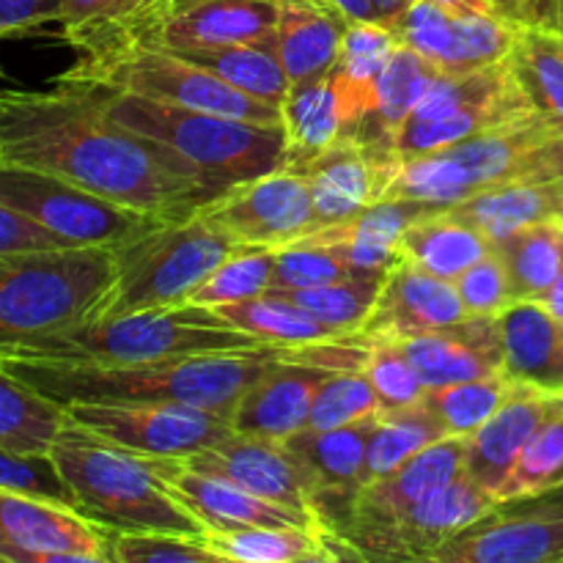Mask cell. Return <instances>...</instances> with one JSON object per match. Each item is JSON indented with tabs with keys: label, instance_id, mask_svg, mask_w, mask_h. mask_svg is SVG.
Here are the masks:
<instances>
[{
	"label": "cell",
	"instance_id": "cell-18",
	"mask_svg": "<svg viewBox=\"0 0 563 563\" xmlns=\"http://www.w3.org/2000/svg\"><path fill=\"white\" fill-rule=\"evenodd\" d=\"M471 313L465 311L454 280L438 278L401 256L385 275L377 306L368 313L361 333L405 341L412 335L451 328Z\"/></svg>",
	"mask_w": 563,
	"mask_h": 563
},
{
	"label": "cell",
	"instance_id": "cell-30",
	"mask_svg": "<svg viewBox=\"0 0 563 563\" xmlns=\"http://www.w3.org/2000/svg\"><path fill=\"white\" fill-rule=\"evenodd\" d=\"M504 374L515 383L563 394V322L542 302L517 300L498 313Z\"/></svg>",
	"mask_w": 563,
	"mask_h": 563
},
{
	"label": "cell",
	"instance_id": "cell-60",
	"mask_svg": "<svg viewBox=\"0 0 563 563\" xmlns=\"http://www.w3.org/2000/svg\"><path fill=\"white\" fill-rule=\"evenodd\" d=\"M412 0H374V5H377V14H379V22H385L388 27H399L401 16H405V11L410 9Z\"/></svg>",
	"mask_w": 563,
	"mask_h": 563
},
{
	"label": "cell",
	"instance_id": "cell-21",
	"mask_svg": "<svg viewBox=\"0 0 563 563\" xmlns=\"http://www.w3.org/2000/svg\"><path fill=\"white\" fill-rule=\"evenodd\" d=\"M278 22L275 0H196L170 11L146 44L196 53L269 42Z\"/></svg>",
	"mask_w": 563,
	"mask_h": 563
},
{
	"label": "cell",
	"instance_id": "cell-14",
	"mask_svg": "<svg viewBox=\"0 0 563 563\" xmlns=\"http://www.w3.org/2000/svg\"><path fill=\"white\" fill-rule=\"evenodd\" d=\"M198 214L236 245H264L275 251L317 229L306 176L289 168L229 187L203 203Z\"/></svg>",
	"mask_w": 563,
	"mask_h": 563
},
{
	"label": "cell",
	"instance_id": "cell-58",
	"mask_svg": "<svg viewBox=\"0 0 563 563\" xmlns=\"http://www.w3.org/2000/svg\"><path fill=\"white\" fill-rule=\"evenodd\" d=\"M324 3L333 5V9L350 22H372V20L379 22L374 0H324Z\"/></svg>",
	"mask_w": 563,
	"mask_h": 563
},
{
	"label": "cell",
	"instance_id": "cell-64",
	"mask_svg": "<svg viewBox=\"0 0 563 563\" xmlns=\"http://www.w3.org/2000/svg\"><path fill=\"white\" fill-rule=\"evenodd\" d=\"M555 504H561V506H563V498H559V500H555Z\"/></svg>",
	"mask_w": 563,
	"mask_h": 563
},
{
	"label": "cell",
	"instance_id": "cell-37",
	"mask_svg": "<svg viewBox=\"0 0 563 563\" xmlns=\"http://www.w3.org/2000/svg\"><path fill=\"white\" fill-rule=\"evenodd\" d=\"M212 311L220 319H225L231 328L251 333L264 346H302L344 335L313 313H308L306 308L295 306L291 300L269 289L264 295L251 297V300L229 302V306H218Z\"/></svg>",
	"mask_w": 563,
	"mask_h": 563
},
{
	"label": "cell",
	"instance_id": "cell-11",
	"mask_svg": "<svg viewBox=\"0 0 563 563\" xmlns=\"http://www.w3.org/2000/svg\"><path fill=\"white\" fill-rule=\"evenodd\" d=\"M500 509L504 506L489 489L462 473L438 493L388 520L350 522L341 528V537L352 544L361 561H429L449 539Z\"/></svg>",
	"mask_w": 563,
	"mask_h": 563
},
{
	"label": "cell",
	"instance_id": "cell-47",
	"mask_svg": "<svg viewBox=\"0 0 563 563\" xmlns=\"http://www.w3.org/2000/svg\"><path fill=\"white\" fill-rule=\"evenodd\" d=\"M522 25L500 14H454V55L445 75L487 69L511 58Z\"/></svg>",
	"mask_w": 563,
	"mask_h": 563
},
{
	"label": "cell",
	"instance_id": "cell-15",
	"mask_svg": "<svg viewBox=\"0 0 563 563\" xmlns=\"http://www.w3.org/2000/svg\"><path fill=\"white\" fill-rule=\"evenodd\" d=\"M187 467L225 478L247 493L267 498L273 504L319 517V484L306 462L284 443V440L256 438V434L234 432L218 445L185 456ZM324 522V520H322ZM328 526V522H324Z\"/></svg>",
	"mask_w": 563,
	"mask_h": 563
},
{
	"label": "cell",
	"instance_id": "cell-55",
	"mask_svg": "<svg viewBox=\"0 0 563 563\" xmlns=\"http://www.w3.org/2000/svg\"><path fill=\"white\" fill-rule=\"evenodd\" d=\"M55 247H82L64 236L53 234L44 225L33 223L22 212L11 209L9 203L0 201V256H14V253L31 251H55Z\"/></svg>",
	"mask_w": 563,
	"mask_h": 563
},
{
	"label": "cell",
	"instance_id": "cell-23",
	"mask_svg": "<svg viewBox=\"0 0 563 563\" xmlns=\"http://www.w3.org/2000/svg\"><path fill=\"white\" fill-rule=\"evenodd\" d=\"M559 396L563 394H550V390L522 383L517 385V390L504 401V407L478 432L467 438V476L493 495L498 493V487L506 482L511 467L517 465L520 454L531 443L537 429L542 427L548 412L553 410Z\"/></svg>",
	"mask_w": 563,
	"mask_h": 563
},
{
	"label": "cell",
	"instance_id": "cell-7",
	"mask_svg": "<svg viewBox=\"0 0 563 563\" xmlns=\"http://www.w3.org/2000/svg\"><path fill=\"white\" fill-rule=\"evenodd\" d=\"M113 278V247L0 256V350L91 319Z\"/></svg>",
	"mask_w": 563,
	"mask_h": 563
},
{
	"label": "cell",
	"instance_id": "cell-9",
	"mask_svg": "<svg viewBox=\"0 0 563 563\" xmlns=\"http://www.w3.org/2000/svg\"><path fill=\"white\" fill-rule=\"evenodd\" d=\"M66 75L152 102L258 121V124H280V108L247 97L185 55L154 44H135L104 58L75 60Z\"/></svg>",
	"mask_w": 563,
	"mask_h": 563
},
{
	"label": "cell",
	"instance_id": "cell-36",
	"mask_svg": "<svg viewBox=\"0 0 563 563\" xmlns=\"http://www.w3.org/2000/svg\"><path fill=\"white\" fill-rule=\"evenodd\" d=\"M286 132V168L297 170L344 137L330 75L308 86H291L280 104Z\"/></svg>",
	"mask_w": 563,
	"mask_h": 563
},
{
	"label": "cell",
	"instance_id": "cell-41",
	"mask_svg": "<svg viewBox=\"0 0 563 563\" xmlns=\"http://www.w3.org/2000/svg\"><path fill=\"white\" fill-rule=\"evenodd\" d=\"M511 66L533 108L563 132V27H522Z\"/></svg>",
	"mask_w": 563,
	"mask_h": 563
},
{
	"label": "cell",
	"instance_id": "cell-63",
	"mask_svg": "<svg viewBox=\"0 0 563 563\" xmlns=\"http://www.w3.org/2000/svg\"><path fill=\"white\" fill-rule=\"evenodd\" d=\"M561 27H563V3H561Z\"/></svg>",
	"mask_w": 563,
	"mask_h": 563
},
{
	"label": "cell",
	"instance_id": "cell-61",
	"mask_svg": "<svg viewBox=\"0 0 563 563\" xmlns=\"http://www.w3.org/2000/svg\"><path fill=\"white\" fill-rule=\"evenodd\" d=\"M537 302H542V306L548 308V311L553 313L559 322H563V262H561V269H559V278L553 280V286H550V289L544 291V295L539 297Z\"/></svg>",
	"mask_w": 563,
	"mask_h": 563
},
{
	"label": "cell",
	"instance_id": "cell-43",
	"mask_svg": "<svg viewBox=\"0 0 563 563\" xmlns=\"http://www.w3.org/2000/svg\"><path fill=\"white\" fill-rule=\"evenodd\" d=\"M385 275L374 269H357L346 278L333 280V284L313 286V289H269L275 295L286 297L295 306L306 308L324 324H330L339 333L352 335L361 333L366 324L368 313L377 306V297L383 291Z\"/></svg>",
	"mask_w": 563,
	"mask_h": 563
},
{
	"label": "cell",
	"instance_id": "cell-57",
	"mask_svg": "<svg viewBox=\"0 0 563 563\" xmlns=\"http://www.w3.org/2000/svg\"><path fill=\"white\" fill-rule=\"evenodd\" d=\"M563 0H493L495 14L522 27H561Z\"/></svg>",
	"mask_w": 563,
	"mask_h": 563
},
{
	"label": "cell",
	"instance_id": "cell-8",
	"mask_svg": "<svg viewBox=\"0 0 563 563\" xmlns=\"http://www.w3.org/2000/svg\"><path fill=\"white\" fill-rule=\"evenodd\" d=\"M234 247V240L212 229L198 212L132 236L113 247L115 278L91 319L185 306Z\"/></svg>",
	"mask_w": 563,
	"mask_h": 563
},
{
	"label": "cell",
	"instance_id": "cell-20",
	"mask_svg": "<svg viewBox=\"0 0 563 563\" xmlns=\"http://www.w3.org/2000/svg\"><path fill=\"white\" fill-rule=\"evenodd\" d=\"M330 374L333 368L291 361L286 346L284 357H278L236 401L231 427L234 432L286 443L308 427L313 396Z\"/></svg>",
	"mask_w": 563,
	"mask_h": 563
},
{
	"label": "cell",
	"instance_id": "cell-3",
	"mask_svg": "<svg viewBox=\"0 0 563 563\" xmlns=\"http://www.w3.org/2000/svg\"><path fill=\"white\" fill-rule=\"evenodd\" d=\"M77 509L115 531L207 537V526L176 498L154 456L135 454L66 418L47 451Z\"/></svg>",
	"mask_w": 563,
	"mask_h": 563
},
{
	"label": "cell",
	"instance_id": "cell-59",
	"mask_svg": "<svg viewBox=\"0 0 563 563\" xmlns=\"http://www.w3.org/2000/svg\"><path fill=\"white\" fill-rule=\"evenodd\" d=\"M454 14H495L493 0H432Z\"/></svg>",
	"mask_w": 563,
	"mask_h": 563
},
{
	"label": "cell",
	"instance_id": "cell-26",
	"mask_svg": "<svg viewBox=\"0 0 563 563\" xmlns=\"http://www.w3.org/2000/svg\"><path fill=\"white\" fill-rule=\"evenodd\" d=\"M170 9L174 0H64L58 25L77 60H91L146 44Z\"/></svg>",
	"mask_w": 563,
	"mask_h": 563
},
{
	"label": "cell",
	"instance_id": "cell-24",
	"mask_svg": "<svg viewBox=\"0 0 563 563\" xmlns=\"http://www.w3.org/2000/svg\"><path fill=\"white\" fill-rule=\"evenodd\" d=\"M467 438H440L416 456L388 473L385 478L363 484L346 509V522L388 520L399 511L410 509L418 500L429 498L449 482L465 473ZM341 533V531H339Z\"/></svg>",
	"mask_w": 563,
	"mask_h": 563
},
{
	"label": "cell",
	"instance_id": "cell-33",
	"mask_svg": "<svg viewBox=\"0 0 563 563\" xmlns=\"http://www.w3.org/2000/svg\"><path fill=\"white\" fill-rule=\"evenodd\" d=\"M374 423H377V416L330 429V432H308V429H302L295 438L286 440V445L306 462V467L317 478L319 509H322L324 498L333 500V495H339V500L350 506L352 498L361 493Z\"/></svg>",
	"mask_w": 563,
	"mask_h": 563
},
{
	"label": "cell",
	"instance_id": "cell-44",
	"mask_svg": "<svg viewBox=\"0 0 563 563\" xmlns=\"http://www.w3.org/2000/svg\"><path fill=\"white\" fill-rule=\"evenodd\" d=\"M517 385L520 383L500 372L493 377L429 388L421 405L438 418L449 438H471L504 407V401L515 394Z\"/></svg>",
	"mask_w": 563,
	"mask_h": 563
},
{
	"label": "cell",
	"instance_id": "cell-38",
	"mask_svg": "<svg viewBox=\"0 0 563 563\" xmlns=\"http://www.w3.org/2000/svg\"><path fill=\"white\" fill-rule=\"evenodd\" d=\"M66 410L0 366V445L47 454L66 423Z\"/></svg>",
	"mask_w": 563,
	"mask_h": 563
},
{
	"label": "cell",
	"instance_id": "cell-2",
	"mask_svg": "<svg viewBox=\"0 0 563 563\" xmlns=\"http://www.w3.org/2000/svg\"><path fill=\"white\" fill-rule=\"evenodd\" d=\"M286 346L236 352H201L141 366H58V363L0 361L47 399L66 405H190L229 416L245 390L284 357Z\"/></svg>",
	"mask_w": 563,
	"mask_h": 563
},
{
	"label": "cell",
	"instance_id": "cell-48",
	"mask_svg": "<svg viewBox=\"0 0 563 563\" xmlns=\"http://www.w3.org/2000/svg\"><path fill=\"white\" fill-rule=\"evenodd\" d=\"M383 410V401L366 372L346 368V372H333L319 385L306 429L308 432H330V429L379 416Z\"/></svg>",
	"mask_w": 563,
	"mask_h": 563
},
{
	"label": "cell",
	"instance_id": "cell-17",
	"mask_svg": "<svg viewBox=\"0 0 563 563\" xmlns=\"http://www.w3.org/2000/svg\"><path fill=\"white\" fill-rule=\"evenodd\" d=\"M432 563H563V506L531 515L484 517L432 553Z\"/></svg>",
	"mask_w": 563,
	"mask_h": 563
},
{
	"label": "cell",
	"instance_id": "cell-49",
	"mask_svg": "<svg viewBox=\"0 0 563 563\" xmlns=\"http://www.w3.org/2000/svg\"><path fill=\"white\" fill-rule=\"evenodd\" d=\"M368 339H372V346H368L363 372L372 379L385 410L421 405L429 388L412 366L405 344L396 339H379V335H368Z\"/></svg>",
	"mask_w": 563,
	"mask_h": 563
},
{
	"label": "cell",
	"instance_id": "cell-1",
	"mask_svg": "<svg viewBox=\"0 0 563 563\" xmlns=\"http://www.w3.org/2000/svg\"><path fill=\"white\" fill-rule=\"evenodd\" d=\"M0 159L165 220L220 196L165 143L115 121L102 86L69 75L47 91H0Z\"/></svg>",
	"mask_w": 563,
	"mask_h": 563
},
{
	"label": "cell",
	"instance_id": "cell-31",
	"mask_svg": "<svg viewBox=\"0 0 563 563\" xmlns=\"http://www.w3.org/2000/svg\"><path fill=\"white\" fill-rule=\"evenodd\" d=\"M445 212L471 223L495 245L531 225L563 223V179L500 185L445 207Z\"/></svg>",
	"mask_w": 563,
	"mask_h": 563
},
{
	"label": "cell",
	"instance_id": "cell-53",
	"mask_svg": "<svg viewBox=\"0 0 563 563\" xmlns=\"http://www.w3.org/2000/svg\"><path fill=\"white\" fill-rule=\"evenodd\" d=\"M0 489H16V493L42 495V498L60 500L75 506L69 487L60 478L49 454H25V451L3 449L0 445ZM80 511V509H77Z\"/></svg>",
	"mask_w": 563,
	"mask_h": 563
},
{
	"label": "cell",
	"instance_id": "cell-45",
	"mask_svg": "<svg viewBox=\"0 0 563 563\" xmlns=\"http://www.w3.org/2000/svg\"><path fill=\"white\" fill-rule=\"evenodd\" d=\"M449 438L438 418L423 405L401 407V410H383L374 423L372 440L366 451V467H363V484L385 478L396 467L405 465L410 456L432 445L434 440Z\"/></svg>",
	"mask_w": 563,
	"mask_h": 563
},
{
	"label": "cell",
	"instance_id": "cell-54",
	"mask_svg": "<svg viewBox=\"0 0 563 563\" xmlns=\"http://www.w3.org/2000/svg\"><path fill=\"white\" fill-rule=\"evenodd\" d=\"M456 291H460L462 302H465V311L471 317H498L506 308L515 302L511 295L509 273H506L504 262L495 253H487L482 262H476L473 267H467L460 278L454 280Z\"/></svg>",
	"mask_w": 563,
	"mask_h": 563
},
{
	"label": "cell",
	"instance_id": "cell-52",
	"mask_svg": "<svg viewBox=\"0 0 563 563\" xmlns=\"http://www.w3.org/2000/svg\"><path fill=\"white\" fill-rule=\"evenodd\" d=\"M401 42L416 49L421 58L438 71H449L454 55V11L432 3V0H412L410 9L396 27Z\"/></svg>",
	"mask_w": 563,
	"mask_h": 563
},
{
	"label": "cell",
	"instance_id": "cell-56",
	"mask_svg": "<svg viewBox=\"0 0 563 563\" xmlns=\"http://www.w3.org/2000/svg\"><path fill=\"white\" fill-rule=\"evenodd\" d=\"M64 0H0V38L25 36L60 22Z\"/></svg>",
	"mask_w": 563,
	"mask_h": 563
},
{
	"label": "cell",
	"instance_id": "cell-40",
	"mask_svg": "<svg viewBox=\"0 0 563 563\" xmlns=\"http://www.w3.org/2000/svg\"><path fill=\"white\" fill-rule=\"evenodd\" d=\"M517 300H539L559 278L563 262V223H539L495 242Z\"/></svg>",
	"mask_w": 563,
	"mask_h": 563
},
{
	"label": "cell",
	"instance_id": "cell-50",
	"mask_svg": "<svg viewBox=\"0 0 563 563\" xmlns=\"http://www.w3.org/2000/svg\"><path fill=\"white\" fill-rule=\"evenodd\" d=\"M110 563H223L207 537L165 531H115Z\"/></svg>",
	"mask_w": 563,
	"mask_h": 563
},
{
	"label": "cell",
	"instance_id": "cell-5",
	"mask_svg": "<svg viewBox=\"0 0 563 563\" xmlns=\"http://www.w3.org/2000/svg\"><path fill=\"white\" fill-rule=\"evenodd\" d=\"M548 179H563V132L537 113L440 152L396 157L385 198L445 209L493 187Z\"/></svg>",
	"mask_w": 563,
	"mask_h": 563
},
{
	"label": "cell",
	"instance_id": "cell-13",
	"mask_svg": "<svg viewBox=\"0 0 563 563\" xmlns=\"http://www.w3.org/2000/svg\"><path fill=\"white\" fill-rule=\"evenodd\" d=\"M66 416L80 427L143 456L185 460L234 434L229 416L190 405H66Z\"/></svg>",
	"mask_w": 563,
	"mask_h": 563
},
{
	"label": "cell",
	"instance_id": "cell-51",
	"mask_svg": "<svg viewBox=\"0 0 563 563\" xmlns=\"http://www.w3.org/2000/svg\"><path fill=\"white\" fill-rule=\"evenodd\" d=\"M357 273L333 247L313 242H291L275 251L273 286L269 289H313Z\"/></svg>",
	"mask_w": 563,
	"mask_h": 563
},
{
	"label": "cell",
	"instance_id": "cell-32",
	"mask_svg": "<svg viewBox=\"0 0 563 563\" xmlns=\"http://www.w3.org/2000/svg\"><path fill=\"white\" fill-rule=\"evenodd\" d=\"M207 542L223 561L236 563H330L361 555L333 528H234L207 531Z\"/></svg>",
	"mask_w": 563,
	"mask_h": 563
},
{
	"label": "cell",
	"instance_id": "cell-34",
	"mask_svg": "<svg viewBox=\"0 0 563 563\" xmlns=\"http://www.w3.org/2000/svg\"><path fill=\"white\" fill-rule=\"evenodd\" d=\"M487 253H493V242L445 209L416 220L401 236V256L445 280H456Z\"/></svg>",
	"mask_w": 563,
	"mask_h": 563
},
{
	"label": "cell",
	"instance_id": "cell-27",
	"mask_svg": "<svg viewBox=\"0 0 563 563\" xmlns=\"http://www.w3.org/2000/svg\"><path fill=\"white\" fill-rule=\"evenodd\" d=\"M350 20L324 0H278V22L269 44L291 86H308L333 71Z\"/></svg>",
	"mask_w": 563,
	"mask_h": 563
},
{
	"label": "cell",
	"instance_id": "cell-4",
	"mask_svg": "<svg viewBox=\"0 0 563 563\" xmlns=\"http://www.w3.org/2000/svg\"><path fill=\"white\" fill-rule=\"evenodd\" d=\"M264 346L245 330L231 328L212 308L168 306L113 319H86L58 333L3 346L0 361L58 363V366H141L201 352H236Z\"/></svg>",
	"mask_w": 563,
	"mask_h": 563
},
{
	"label": "cell",
	"instance_id": "cell-35",
	"mask_svg": "<svg viewBox=\"0 0 563 563\" xmlns=\"http://www.w3.org/2000/svg\"><path fill=\"white\" fill-rule=\"evenodd\" d=\"M438 75L440 71L427 58H421L416 49L401 42L396 53L390 55L383 77H379L377 108L368 115L366 124L350 137H357V141L372 148L390 152L394 135L410 119L412 110L418 108V102H421V97Z\"/></svg>",
	"mask_w": 563,
	"mask_h": 563
},
{
	"label": "cell",
	"instance_id": "cell-39",
	"mask_svg": "<svg viewBox=\"0 0 563 563\" xmlns=\"http://www.w3.org/2000/svg\"><path fill=\"white\" fill-rule=\"evenodd\" d=\"M190 58L192 64L203 66L229 86L240 88L247 97H256L262 102L280 108L289 97V75L280 64L278 53L269 42L258 44H234V47L218 49H196V53H179Z\"/></svg>",
	"mask_w": 563,
	"mask_h": 563
},
{
	"label": "cell",
	"instance_id": "cell-10",
	"mask_svg": "<svg viewBox=\"0 0 563 563\" xmlns=\"http://www.w3.org/2000/svg\"><path fill=\"white\" fill-rule=\"evenodd\" d=\"M0 201L53 234L88 247H115L165 223L157 214L121 207L75 181L5 159H0Z\"/></svg>",
	"mask_w": 563,
	"mask_h": 563
},
{
	"label": "cell",
	"instance_id": "cell-22",
	"mask_svg": "<svg viewBox=\"0 0 563 563\" xmlns=\"http://www.w3.org/2000/svg\"><path fill=\"white\" fill-rule=\"evenodd\" d=\"M427 388L504 372L498 317H467L451 328L401 341Z\"/></svg>",
	"mask_w": 563,
	"mask_h": 563
},
{
	"label": "cell",
	"instance_id": "cell-16",
	"mask_svg": "<svg viewBox=\"0 0 563 563\" xmlns=\"http://www.w3.org/2000/svg\"><path fill=\"white\" fill-rule=\"evenodd\" d=\"M394 165V152L372 148L357 137L344 135L328 152L297 168L311 190L317 229L355 218L366 207L383 201Z\"/></svg>",
	"mask_w": 563,
	"mask_h": 563
},
{
	"label": "cell",
	"instance_id": "cell-12",
	"mask_svg": "<svg viewBox=\"0 0 563 563\" xmlns=\"http://www.w3.org/2000/svg\"><path fill=\"white\" fill-rule=\"evenodd\" d=\"M113 528L75 506L0 489V563H104Z\"/></svg>",
	"mask_w": 563,
	"mask_h": 563
},
{
	"label": "cell",
	"instance_id": "cell-6",
	"mask_svg": "<svg viewBox=\"0 0 563 563\" xmlns=\"http://www.w3.org/2000/svg\"><path fill=\"white\" fill-rule=\"evenodd\" d=\"M104 97L115 121L165 143L220 192L240 181L286 168L284 124H258V121L231 119L203 110L176 108L110 88H104Z\"/></svg>",
	"mask_w": 563,
	"mask_h": 563
},
{
	"label": "cell",
	"instance_id": "cell-29",
	"mask_svg": "<svg viewBox=\"0 0 563 563\" xmlns=\"http://www.w3.org/2000/svg\"><path fill=\"white\" fill-rule=\"evenodd\" d=\"M399 44V33L385 22H350L344 27L339 60L330 71L344 135H355L374 113L379 77Z\"/></svg>",
	"mask_w": 563,
	"mask_h": 563
},
{
	"label": "cell",
	"instance_id": "cell-42",
	"mask_svg": "<svg viewBox=\"0 0 563 563\" xmlns=\"http://www.w3.org/2000/svg\"><path fill=\"white\" fill-rule=\"evenodd\" d=\"M563 489V396L537 429L531 443L520 454L517 465L500 484L495 498L500 506L539 500Z\"/></svg>",
	"mask_w": 563,
	"mask_h": 563
},
{
	"label": "cell",
	"instance_id": "cell-25",
	"mask_svg": "<svg viewBox=\"0 0 563 563\" xmlns=\"http://www.w3.org/2000/svg\"><path fill=\"white\" fill-rule=\"evenodd\" d=\"M440 207L412 201V198H383L372 203L355 218L341 223L322 225L297 242H313V245L333 247L355 269H374L388 273L401 258V236L416 220L438 212Z\"/></svg>",
	"mask_w": 563,
	"mask_h": 563
},
{
	"label": "cell",
	"instance_id": "cell-46",
	"mask_svg": "<svg viewBox=\"0 0 563 563\" xmlns=\"http://www.w3.org/2000/svg\"><path fill=\"white\" fill-rule=\"evenodd\" d=\"M275 247L264 245H236L209 278L187 297L190 306L218 308L229 302L251 300L264 295L273 286Z\"/></svg>",
	"mask_w": 563,
	"mask_h": 563
},
{
	"label": "cell",
	"instance_id": "cell-28",
	"mask_svg": "<svg viewBox=\"0 0 563 563\" xmlns=\"http://www.w3.org/2000/svg\"><path fill=\"white\" fill-rule=\"evenodd\" d=\"M531 97L526 93L522 82L517 80V71H511L509 80L495 91L440 115V119L427 121V124H405L390 141V152L399 159L421 157V154L440 152L445 146L467 141L482 132L498 130V126L515 124V121L537 115Z\"/></svg>",
	"mask_w": 563,
	"mask_h": 563
},
{
	"label": "cell",
	"instance_id": "cell-62",
	"mask_svg": "<svg viewBox=\"0 0 563 563\" xmlns=\"http://www.w3.org/2000/svg\"><path fill=\"white\" fill-rule=\"evenodd\" d=\"M187 3H196V0H174V9H170V11L181 9V5H187ZM275 3H278V0H275Z\"/></svg>",
	"mask_w": 563,
	"mask_h": 563
},
{
	"label": "cell",
	"instance_id": "cell-19",
	"mask_svg": "<svg viewBox=\"0 0 563 563\" xmlns=\"http://www.w3.org/2000/svg\"><path fill=\"white\" fill-rule=\"evenodd\" d=\"M174 487L176 498L207 526V531H234V528H330L322 520L289 506L273 504L267 498L247 493L225 478L192 471L181 460L154 456Z\"/></svg>",
	"mask_w": 563,
	"mask_h": 563
}]
</instances>
